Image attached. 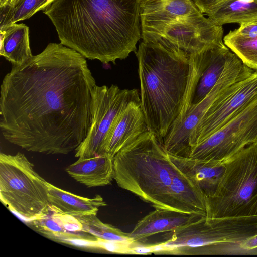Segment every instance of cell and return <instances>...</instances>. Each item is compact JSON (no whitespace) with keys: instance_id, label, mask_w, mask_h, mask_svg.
Here are the masks:
<instances>
[{"instance_id":"cell-1","label":"cell","mask_w":257,"mask_h":257,"mask_svg":"<svg viewBox=\"0 0 257 257\" xmlns=\"http://www.w3.org/2000/svg\"><path fill=\"white\" fill-rule=\"evenodd\" d=\"M96 85L86 58L50 43L23 64L13 66L0 89L4 139L27 151L68 154L86 138Z\"/></svg>"},{"instance_id":"cell-2","label":"cell","mask_w":257,"mask_h":257,"mask_svg":"<svg viewBox=\"0 0 257 257\" xmlns=\"http://www.w3.org/2000/svg\"><path fill=\"white\" fill-rule=\"evenodd\" d=\"M42 11L61 44L105 64L136 53L142 38L140 0H54Z\"/></svg>"},{"instance_id":"cell-3","label":"cell","mask_w":257,"mask_h":257,"mask_svg":"<svg viewBox=\"0 0 257 257\" xmlns=\"http://www.w3.org/2000/svg\"><path fill=\"white\" fill-rule=\"evenodd\" d=\"M113 179L118 186L154 208L189 213L200 198L198 187L174 164L150 131L116 153Z\"/></svg>"},{"instance_id":"cell-4","label":"cell","mask_w":257,"mask_h":257,"mask_svg":"<svg viewBox=\"0 0 257 257\" xmlns=\"http://www.w3.org/2000/svg\"><path fill=\"white\" fill-rule=\"evenodd\" d=\"M135 54L141 107L148 130L162 143L183 106L190 77V55L171 46L143 40Z\"/></svg>"},{"instance_id":"cell-5","label":"cell","mask_w":257,"mask_h":257,"mask_svg":"<svg viewBox=\"0 0 257 257\" xmlns=\"http://www.w3.org/2000/svg\"><path fill=\"white\" fill-rule=\"evenodd\" d=\"M205 199L206 220L257 216V143L226 161L215 193Z\"/></svg>"},{"instance_id":"cell-6","label":"cell","mask_w":257,"mask_h":257,"mask_svg":"<svg viewBox=\"0 0 257 257\" xmlns=\"http://www.w3.org/2000/svg\"><path fill=\"white\" fill-rule=\"evenodd\" d=\"M49 183L24 154H0V198L11 211L27 221L50 214Z\"/></svg>"},{"instance_id":"cell-7","label":"cell","mask_w":257,"mask_h":257,"mask_svg":"<svg viewBox=\"0 0 257 257\" xmlns=\"http://www.w3.org/2000/svg\"><path fill=\"white\" fill-rule=\"evenodd\" d=\"M257 234V216L199 221L167 232L160 242L162 254L184 255L190 249L215 245H239Z\"/></svg>"},{"instance_id":"cell-8","label":"cell","mask_w":257,"mask_h":257,"mask_svg":"<svg viewBox=\"0 0 257 257\" xmlns=\"http://www.w3.org/2000/svg\"><path fill=\"white\" fill-rule=\"evenodd\" d=\"M253 72L232 52L222 75L211 91L200 102L179 115L171 126L162 142L168 153L188 157L191 134L210 107L232 85L248 77Z\"/></svg>"},{"instance_id":"cell-9","label":"cell","mask_w":257,"mask_h":257,"mask_svg":"<svg viewBox=\"0 0 257 257\" xmlns=\"http://www.w3.org/2000/svg\"><path fill=\"white\" fill-rule=\"evenodd\" d=\"M141 102L136 89L96 85L92 94V118L87 135L75 150V157L88 158L106 155V137L120 114L132 103Z\"/></svg>"},{"instance_id":"cell-10","label":"cell","mask_w":257,"mask_h":257,"mask_svg":"<svg viewBox=\"0 0 257 257\" xmlns=\"http://www.w3.org/2000/svg\"><path fill=\"white\" fill-rule=\"evenodd\" d=\"M257 143V95L217 131L193 147L188 157L225 162Z\"/></svg>"},{"instance_id":"cell-11","label":"cell","mask_w":257,"mask_h":257,"mask_svg":"<svg viewBox=\"0 0 257 257\" xmlns=\"http://www.w3.org/2000/svg\"><path fill=\"white\" fill-rule=\"evenodd\" d=\"M142 39L173 46L189 55L222 42V26L200 13L151 26H141Z\"/></svg>"},{"instance_id":"cell-12","label":"cell","mask_w":257,"mask_h":257,"mask_svg":"<svg viewBox=\"0 0 257 257\" xmlns=\"http://www.w3.org/2000/svg\"><path fill=\"white\" fill-rule=\"evenodd\" d=\"M257 95V73L232 85L210 107L192 132L191 149L217 131Z\"/></svg>"},{"instance_id":"cell-13","label":"cell","mask_w":257,"mask_h":257,"mask_svg":"<svg viewBox=\"0 0 257 257\" xmlns=\"http://www.w3.org/2000/svg\"><path fill=\"white\" fill-rule=\"evenodd\" d=\"M206 218L201 213H185L155 208L136 224L128 233L135 241L144 243L149 237L159 233L167 232Z\"/></svg>"},{"instance_id":"cell-14","label":"cell","mask_w":257,"mask_h":257,"mask_svg":"<svg viewBox=\"0 0 257 257\" xmlns=\"http://www.w3.org/2000/svg\"><path fill=\"white\" fill-rule=\"evenodd\" d=\"M149 131L141 102H133L120 114L105 140V154L111 158L123 148Z\"/></svg>"},{"instance_id":"cell-15","label":"cell","mask_w":257,"mask_h":257,"mask_svg":"<svg viewBox=\"0 0 257 257\" xmlns=\"http://www.w3.org/2000/svg\"><path fill=\"white\" fill-rule=\"evenodd\" d=\"M34 228L46 237L67 244L86 247L96 237L83 230L75 216L53 213L29 221Z\"/></svg>"},{"instance_id":"cell-16","label":"cell","mask_w":257,"mask_h":257,"mask_svg":"<svg viewBox=\"0 0 257 257\" xmlns=\"http://www.w3.org/2000/svg\"><path fill=\"white\" fill-rule=\"evenodd\" d=\"M177 168L189 178L206 197L216 192L224 175L226 161H205L169 154Z\"/></svg>"},{"instance_id":"cell-17","label":"cell","mask_w":257,"mask_h":257,"mask_svg":"<svg viewBox=\"0 0 257 257\" xmlns=\"http://www.w3.org/2000/svg\"><path fill=\"white\" fill-rule=\"evenodd\" d=\"M200 13L192 0H140L141 26L157 25Z\"/></svg>"},{"instance_id":"cell-18","label":"cell","mask_w":257,"mask_h":257,"mask_svg":"<svg viewBox=\"0 0 257 257\" xmlns=\"http://www.w3.org/2000/svg\"><path fill=\"white\" fill-rule=\"evenodd\" d=\"M65 171L76 181L88 187L105 186L110 184L113 179V159L107 155L79 158Z\"/></svg>"},{"instance_id":"cell-19","label":"cell","mask_w":257,"mask_h":257,"mask_svg":"<svg viewBox=\"0 0 257 257\" xmlns=\"http://www.w3.org/2000/svg\"><path fill=\"white\" fill-rule=\"evenodd\" d=\"M49 205L53 213L73 216L97 215L99 208L107 205L100 195L92 198L79 196L49 183Z\"/></svg>"},{"instance_id":"cell-20","label":"cell","mask_w":257,"mask_h":257,"mask_svg":"<svg viewBox=\"0 0 257 257\" xmlns=\"http://www.w3.org/2000/svg\"><path fill=\"white\" fill-rule=\"evenodd\" d=\"M0 55L12 66L23 64L32 56L30 47L29 27L14 23L0 29Z\"/></svg>"},{"instance_id":"cell-21","label":"cell","mask_w":257,"mask_h":257,"mask_svg":"<svg viewBox=\"0 0 257 257\" xmlns=\"http://www.w3.org/2000/svg\"><path fill=\"white\" fill-rule=\"evenodd\" d=\"M214 24H241L257 19V0L244 3L239 0H227L207 15Z\"/></svg>"},{"instance_id":"cell-22","label":"cell","mask_w":257,"mask_h":257,"mask_svg":"<svg viewBox=\"0 0 257 257\" xmlns=\"http://www.w3.org/2000/svg\"><path fill=\"white\" fill-rule=\"evenodd\" d=\"M54 0H15L11 5L0 7V29L29 19Z\"/></svg>"},{"instance_id":"cell-23","label":"cell","mask_w":257,"mask_h":257,"mask_svg":"<svg viewBox=\"0 0 257 257\" xmlns=\"http://www.w3.org/2000/svg\"><path fill=\"white\" fill-rule=\"evenodd\" d=\"M81 222L83 231L98 239L112 241L133 242L128 233L124 232L114 226L101 222L96 215L75 216Z\"/></svg>"},{"instance_id":"cell-24","label":"cell","mask_w":257,"mask_h":257,"mask_svg":"<svg viewBox=\"0 0 257 257\" xmlns=\"http://www.w3.org/2000/svg\"><path fill=\"white\" fill-rule=\"evenodd\" d=\"M225 45L242 62L254 70L257 67V36L245 38L230 31L223 38Z\"/></svg>"},{"instance_id":"cell-25","label":"cell","mask_w":257,"mask_h":257,"mask_svg":"<svg viewBox=\"0 0 257 257\" xmlns=\"http://www.w3.org/2000/svg\"><path fill=\"white\" fill-rule=\"evenodd\" d=\"M137 241L122 242L102 240L97 238L92 245V248L105 250L106 251L120 254H130L131 248Z\"/></svg>"},{"instance_id":"cell-26","label":"cell","mask_w":257,"mask_h":257,"mask_svg":"<svg viewBox=\"0 0 257 257\" xmlns=\"http://www.w3.org/2000/svg\"><path fill=\"white\" fill-rule=\"evenodd\" d=\"M240 25L238 29L233 31L234 33L245 38L257 36V19Z\"/></svg>"},{"instance_id":"cell-27","label":"cell","mask_w":257,"mask_h":257,"mask_svg":"<svg viewBox=\"0 0 257 257\" xmlns=\"http://www.w3.org/2000/svg\"><path fill=\"white\" fill-rule=\"evenodd\" d=\"M202 14L207 15L227 0H192Z\"/></svg>"},{"instance_id":"cell-28","label":"cell","mask_w":257,"mask_h":257,"mask_svg":"<svg viewBox=\"0 0 257 257\" xmlns=\"http://www.w3.org/2000/svg\"><path fill=\"white\" fill-rule=\"evenodd\" d=\"M238 246L241 249L247 251L257 249V234L240 243Z\"/></svg>"},{"instance_id":"cell-29","label":"cell","mask_w":257,"mask_h":257,"mask_svg":"<svg viewBox=\"0 0 257 257\" xmlns=\"http://www.w3.org/2000/svg\"><path fill=\"white\" fill-rule=\"evenodd\" d=\"M15 0H3V1L0 3V7H3L7 5H11Z\"/></svg>"},{"instance_id":"cell-30","label":"cell","mask_w":257,"mask_h":257,"mask_svg":"<svg viewBox=\"0 0 257 257\" xmlns=\"http://www.w3.org/2000/svg\"><path fill=\"white\" fill-rule=\"evenodd\" d=\"M241 2H244V3H252L254 2L255 0H239Z\"/></svg>"},{"instance_id":"cell-31","label":"cell","mask_w":257,"mask_h":257,"mask_svg":"<svg viewBox=\"0 0 257 257\" xmlns=\"http://www.w3.org/2000/svg\"><path fill=\"white\" fill-rule=\"evenodd\" d=\"M254 72L255 73H257V67H256V69L254 70Z\"/></svg>"},{"instance_id":"cell-32","label":"cell","mask_w":257,"mask_h":257,"mask_svg":"<svg viewBox=\"0 0 257 257\" xmlns=\"http://www.w3.org/2000/svg\"><path fill=\"white\" fill-rule=\"evenodd\" d=\"M3 1V0H0V3H1Z\"/></svg>"},{"instance_id":"cell-33","label":"cell","mask_w":257,"mask_h":257,"mask_svg":"<svg viewBox=\"0 0 257 257\" xmlns=\"http://www.w3.org/2000/svg\"><path fill=\"white\" fill-rule=\"evenodd\" d=\"M254 253H255V254H257V251H255Z\"/></svg>"}]
</instances>
